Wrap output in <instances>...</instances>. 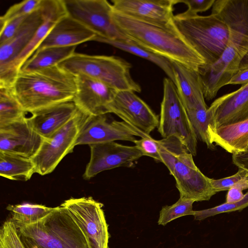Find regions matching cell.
<instances>
[{"label": "cell", "mask_w": 248, "mask_h": 248, "mask_svg": "<svg viewBox=\"0 0 248 248\" xmlns=\"http://www.w3.org/2000/svg\"><path fill=\"white\" fill-rule=\"evenodd\" d=\"M28 16L14 18L0 25V44L8 41L15 35Z\"/></svg>", "instance_id": "f35d334b"}, {"label": "cell", "mask_w": 248, "mask_h": 248, "mask_svg": "<svg viewBox=\"0 0 248 248\" xmlns=\"http://www.w3.org/2000/svg\"><path fill=\"white\" fill-rule=\"evenodd\" d=\"M238 169V171L233 175L219 179H210V182L216 193L222 191H228L248 172L245 170Z\"/></svg>", "instance_id": "74e56055"}, {"label": "cell", "mask_w": 248, "mask_h": 248, "mask_svg": "<svg viewBox=\"0 0 248 248\" xmlns=\"http://www.w3.org/2000/svg\"><path fill=\"white\" fill-rule=\"evenodd\" d=\"M44 20L32 39L7 67L0 70V87H12L22 65L36 50L56 23L68 15L64 0H42Z\"/></svg>", "instance_id": "7c38bea8"}, {"label": "cell", "mask_w": 248, "mask_h": 248, "mask_svg": "<svg viewBox=\"0 0 248 248\" xmlns=\"http://www.w3.org/2000/svg\"><path fill=\"white\" fill-rule=\"evenodd\" d=\"M215 0H177L178 3H183L188 6L186 11L177 14L183 17L193 16L198 13L203 12L213 6Z\"/></svg>", "instance_id": "8d00e7d4"}, {"label": "cell", "mask_w": 248, "mask_h": 248, "mask_svg": "<svg viewBox=\"0 0 248 248\" xmlns=\"http://www.w3.org/2000/svg\"><path fill=\"white\" fill-rule=\"evenodd\" d=\"M211 14L229 29L248 35V0H215Z\"/></svg>", "instance_id": "d4e9b609"}, {"label": "cell", "mask_w": 248, "mask_h": 248, "mask_svg": "<svg viewBox=\"0 0 248 248\" xmlns=\"http://www.w3.org/2000/svg\"><path fill=\"white\" fill-rule=\"evenodd\" d=\"M0 248H26L12 219L6 220L0 228Z\"/></svg>", "instance_id": "836d02e7"}, {"label": "cell", "mask_w": 248, "mask_h": 248, "mask_svg": "<svg viewBox=\"0 0 248 248\" xmlns=\"http://www.w3.org/2000/svg\"><path fill=\"white\" fill-rule=\"evenodd\" d=\"M108 248H109V247Z\"/></svg>", "instance_id": "ee69618b"}, {"label": "cell", "mask_w": 248, "mask_h": 248, "mask_svg": "<svg viewBox=\"0 0 248 248\" xmlns=\"http://www.w3.org/2000/svg\"><path fill=\"white\" fill-rule=\"evenodd\" d=\"M248 83V68L239 70L233 77L228 85L241 84Z\"/></svg>", "instance_id": "b9f144b4"}, {"label": "cell", "mask_w": 248, "mask_h": 248, "mask_svg": "<svg viewBox=\"0 0 248 248\" xmlns=\"http://www.w3.org/2000/svg\"><path fill=\"white\" fill-rule=\"evenodd\" d=\"M112 18L130 40L142 47L197 71L205 64L204 60L180 34L173 21L160 25L139 20L114 10Z\"/></svg>", "instance_id": "6da1fadb"}, {"label": "cell", "mask_w": 248, "mask_h": 248, "mask_svg": "<svg viewBox=\"0 0 248 248\" xmlns=\"http://www.w3.org/2000/svg\"><path fill=\"white\" fill-rule=\"evenodd\" d=\"M106 114L90 116L77 139L75 146L119 140L134 142L136 137H150L124 121L108 119Z\"/></svg>", "instance_id": "9a60e30c"}, {"label": "cell", "mask_w": 248, "mask_h": 248, "mask_svg": "<svg viewBox=\"0 0 248 248\" xmlns=\"http://www.w3.org/2000/svg\"><path fill=\"white\" fill-rule=\"evenodd\" d=\"M89 146L90 159L83 174L85 180H90L105 170L119 167H133L143 156L135 145H124L115 141L92 144Z\"/></svg>", "instance_id": "4fadbf2b"}, {"label": "cell", "mask_w": 248, "mask_h": 248, "mask_svg": "<svg viewBox=\"0 0 248 248\" xmlns=\"http://www.w3.org/2000/svg\"><path fill=\"white\" fill-rule=\"evenodd\" d=\"M230 30L228 44L219 58L211 64H205L198 71L207 100L213 99L221 87L228 85L248 52V35Z\"/></svg>", "instance_id": "52a82bcc"}, {"label": "cell", "mask_w": 248, "mask_h": 248, "mask_svg": "<svg viewBox=\"0 0 248 248\" xmlns=\"http://www.w3.org/2000/svg\"><path fill=\"white\" fill-rule=\"evenodd\" d=\"M36 173L35 165L31 158L0 152V175L16 181H26Z\"/></svg>", "instance_id": "484cf974"}, {"label": "cell", "mask_w": 248, "mask_h": 248, "mask_svg": "<svg viewBox=\"0 0 248 248\" xmlns=\"http://www.w3.org/2000/svg\"><path fill=\"white\" fill-rule=\"evenodd\" d=\"M113 10L144 22L166 25L173 21L177 0H113Z\"/></svg>", "instance_id": "d6986e66"}, {"label": "cell", "mask_w": 248, "mask_h": 248, "mask_svg": "<svg viewBox=\"0 0 248 248\" xmlns=\"http://www.w3.org/2000/svg\"><path fill=\"white\" fill-rule=\"evenodd\" d=\"M20 236L26 248H42L31 240L20 235Z\"/></svg>", "instance_id": "7bdbcfd3"}, {"label": "cell", "mask_w": 248, "mask_h": 248, "mask_svg": "<svg viewBox=\"0 0 248 248\" xmlns=\"http://www.w3.org/2000/svg\"><path fill=\"white\" fill-rule=\"evenodd\" d=\"M26 113L12 87H0V127L26 117Z\"/></svg>", "instance_id": "f1b7e54d"}, {"label": "cell", "mask_w": 248, "mask_h": 248, "mask_svg": "<svg viewBox=\"0 0 248 248\" xmlns=\"http://www.w3.org/2000/svg\"><path fill=\"white\" fill-rule=\"evenodd\" d=\"M83 233L89 248H108L110 234L103 204L92 197L71 198L61 204Z\"/></svg>", "instance_id": "30bf717a"}, {"label": "cell", "mask_w": 248, "mask_h": 248, "mask_svg": "<svg viewBox=\"0 0 248 248\" xmlns=\"http://www.w3.org/2000/svg\"><path fill=\"white\" fill-rule=\"evenodd\" d=\"M96 35L91 30L67 15L56 23L36 50L50 46H77L93 41Z\"/></svg>", "instance_id": "ffe728a7"}, {"label": "cell", "mask_w": 248, "mask_h": 248, "mask_svg": "<svg viewBox=\"0 0 248 248\" xmlns=\"http://www.w3.org/2000/svg\"><path fill=\"white\" fill-rule=\"evenodd\" d=\"M107 110L149 136L159 124L158 116L132 91H118Z\"/></svg>", "instance_id": "5bb4252c"}, {"label": "cell", "mask_w": 248, "mask_h": 248, "mask_svg": "<svg viewBox=\"0 0 248 248\" xmlns=\"http://www.w3.org/2000/svg\"><path fill=\"white\" fill-rule=\"evenodd\" d=\"M246 189H248V172L228 190L225 202L233 203L241 200L245 196L243 191Z\"/></svg>", "instance_id": "ab89813d"}, {"label": "cell", "mask_w": 248, "mask_h": 248, "mask_svg": "<svg viewBox=\"0 0 248 248\" xmlns=\"http://www.w3.org/2000/svg\"><path fill=\"white\" fill-rule=\"evenodd\" d=\"M16 226L20 235L42 248H89L82 231L61 205L35 223Z\"/></svg>", "instance_id": "5b68a950"}, {"label": "cell", "mask_w": 248, "mask_h": 248, "mask_svg": "<svg viewBox=\"0 0 248 248\" xmlns=\"http://www.w3.org/2000/svg\"><path fill=\"white\" fill-rule=\"evenodd\" d=\"M59 65L76 76H89L118 91L141 92L140 87L131 76V64L118 57L75 52Z\"/></svg>", "instance_id": "8992f818"}, {"label": "cell", "mask_w": 248, "mask_h": 248, "mask_svg": "<svg viewBox=\"0 0 248 248\" xmlns=\"http://www.w3.org/2000/svg\"><path fill=\"white\" fill-rule=\"evenodd\" d=\"M232 162L238 168L248 171V147L244 152L232 155Z\"/></svg>", "instance_id": "60d3db41"}, {"label": "cell", "mask_w": 248, "mask_h": 248, "mask_svg": "<svg viewBox=\"0 0 248 248\" xmlns=\"http://www.w3.org/2000/svg\"><path fill=\"white\" fill-rule=\"evenodd\" d=\"M195 202L192 199L180 197L172 205L163 206L159 212L158 224L165 226L177 218L192 215L194 211L193 204Z\"/></svg>", "instance_id": "1f68e13d"}, {"label": "cell", "mask_w": 248, "mask_h": 248, "mask_svg": "<svg viewBox=\"0 0 248 248\" xmlns=\"http://www.w3.org/2000/svg\"><path fill=\"white\" fill-rule=\"evenodd\" d=\"M43 138L32 127L28 118L0 127V152L32 158Z\"/></svg>", "instance_id": "ac0fdd59"}, {"label": "cell", "mask_w": 248, "mask_h": 248, "mask_svg": "<svg viewBox=\"0 0 248 248\" xmlns=\"http://www.w3.org/2000/svg\"><path fill=\"white\" fill-rule=\"evenodd\" d=\"M42 0H25L10 7L0 17V25L14 18L29 15L38 10Z\"/></svg>", "instance_id": "e575fe53"}, {"label": "cell", "mask_w": 248, "mask_h": 248, "mask_svg": "<svg viewBox=\"0 0 248 248\" xmlns=\"http://www.w3.org/2000/svg\"><path fill=\"white\" fill-rule=\"evenodd\" d=\"M134 143L143 156H147L161 161L158 140H154L151 137H146L141 138L140 140H136Z\"/></svg>", "instance_id": "d590c367"}, {"label": "cell", "mask_w": 248, "mask_h": 248, "mask_svg": "<svg viewBox=\"0 0 248 248\" xmlns=\"http://www.w3.org/2000/svg\"><path fill=\"white\" fill-rule=\"evenodd\" d=\"M209 130L248 118V83L216 99L207 110Z\"/></svg>", "instance_id": "e0dca14e"}, {"label": "cell", "mask_w": 248, "mask_h": 248, "mask_svg": "<svg viewBox=\"0 0 248 248\" xmlns=\"http://www.w3.org/2000/svg\"><path fill=\"white\" fill-rule=\"evenodd\" d=\"M90 115L78 109L67 124L50 136L43 138L41 147L31 159L36 173H51L67 154L73 152L77 139Z\"/></svg>", "instance_id": "9c48e42d"}, {"label": "cell", "mask_w": 248, "mask_h": 248, "mask_svg": "<svg viewBox=\"0 0 248 248\" xmlns=\"http://www.w3.org/2000/svg\"><path fill=\"white\" fill-rule=\"evenodd\" d=\"M208 134L212 143L228 152L233 155L244 152L248 147V118L209 130Z\"/></svg>", "instance_id": "cb8c5ba5"}, {"label": "cell", "mask_w": 248, "mask_h": 248, "mask_svg": "<svg viewBox=\"0 0 248 248\" xmlns=\"http://www.w3.org/2000/svg\"><path fill=\"white\" fill-rule=\"evenodd\" d=\"M173 23L184 39L204 60L205 64L217 61L228 44L230 29L212 14L187 17L176 15Z\"/></svg>", "instance_id": "277c9868"}, {"label": "cell", "mask_w": 248, "mask_h": 248, "mask_svg": "<svg viewBox=\"0 0 248 248\" xmlns=\"http://www.w3.org/2000/svg\"><path fill=\"white\" fill-rule=\"evenodd\" d=\"M93 41L108 44L152 62L160 67L169 78L174 82L172 61L136 44L131 40L127 41L110 40L96 35Z\"/></svg>", "instance_id": "83f0119b"}, {"label": "cell", "mask_w": 248, "mask_h": 248, "mask_svg": "<svg viewBox=\"0 0 248 248\" xmlns=\"http://www.w3.org/2000/svg\"><path fill=\"white\" fill-rule=\"evenodd\" d=\"M248 206V191L240 201L233 203H226L218 206L199 211H194L192 215L196 220H202L216 215L235 211H241Z\"/></svg>", "instance_id": "d6a6232c"}, {"label": "cell", "mask_w": 248, "mask_h": 248, "mask_svg": "<svg viewBox=\"0 0 248 248\" xmlns=\"http://www.w3.org/2000/svg\"><path fill=\"white\" fill-rule=\"evenodd\" d=\"M68 15L95 33L110 40L127 41L112 18V5L106 0H64Z\"/></svg>", "instance_id": "8fae6325"}, {"label": "cell", "mask_w": 248, "mask_h": 248, "mask_svg": "<svg viewBox=\"0 0 248 248\" xmlns=\"http://www.w3.org/2000/svg\"><path fill=\"white\" fill-rule=\"evenodd\" d=\"M54 208L41 204L23 203L8 205L6 209L12 213V220L16 225H26L35 223L44 217Z\"/></svg>", "instance_id": "f546056e"}, {"label": "cell", "mask_w": 248, "mask_h": 248, "mask_svg": "<svg viewBox=\"0 0 248 248\" xmlns=\"http://www.w3.org/2000/svg\"><path fill=\"white\" fill-rule=\"evenodd\" d=\"M12 88L23 109L31 113L73 101L77 91V78L57 64L32 71H19Z\"/></svg>", "instance_id": "7a4b0ae2"}, {"label": "cell", "mask_w": 248, "mask_h": 248, "mask_svg": "<svg viewBox=\"0 0 248 248\" xmlns=\"http://www.w3.org/2000/svg\"><path fill=\"white\" fill-rule=\"evenodd\" d=\"M158 131L163 139L176 137L193 156L196 155L197 136L176 87L169 78L163 80V95Z\"/></svg>", "instance_id": "ba28073f"}, {"label": "cell", "mask_w": 248, "mask_h": 248, "mask_svg": "<svg viewBox=\"0 0 248 248\" xmlns=\"http://www.w3.org/2000/svg\"><path fill=\"white\" fill-rule=\"evenodd\" d=\"M175 85L180 99L188 111L205 104L203 89L198 72L172 61Z\"/></svg>", "instance_id": "603a6c76"}, {"label": "cell", "mask_w": 248, "mask_h": 248, "mask_svg": "<svg viewBox=\"0 0 248 248\" xmlns=\"http://www.w3.org/2000/svg\"><path fill=\"white\" fill-rule=\"evenodd\" d=\"M77 91L73 102L77 108L91 116L107 113V108L118 91L89 76L76 75Z\"/></svg>", "instance_id": "2e32d148"}, {"label": "cell", "mask_w": 248, "mask_h": 248, "mask_svg": "<svg viewBox=\"0 0 248 248\" xmlns=\"http://www.w3.org/2000/svg\"><path fill=\"white\" fill-rule=\"evenodd\" d=\"M76 47L50 46L36 50L22 65L20 71H32L59 64L74 54Z\"/></svg>", "instance_id": "4316f807"}, {"label": "cell", "mask_w": 248, "mask_h": 248, "mask_svg": "<svg viewBox=\"0 0 248 248\" xmlns=\"http://www.w3.org/2000/svg\"><path fill=\"white\" fill-rule=\"evenodd\" d=\"M78 111L74 102L70 101L34 111L28 119L33 129L43 138H46L67 124Z\"/></svg>", "instance_id": "44dd1931"}, {"label": "cell", "mask_w": 248, "mask_h": 248, "mask_svg": "<svg viewBox=\"0 0 248 248\" xmlns=\"http://www.w3.org/2000/svg\"><path fill=\"white\" fill-rule=\"evenodd\" d=\"M208 108L205 103L186 111L197 139L205 143L209 149L214 150L215 146L211 143L208 134Z\"/></svg>", "instance_id": "4dcf8cb0"}, {"label": "cell", "mask_w": 248, "mask_h": 248, "mask_svg": "<svg viewBox=\"0 0 248 248\" xmlns=\"http://www.w3.org/2000/svg\"><path fill=\"white\" fill-rule=\"evenodd\" d=\"M43 20L41 5L38 10L28 16L13 37L0 44V70L12 63L26 47Z\"/></svg>", "instance_id": "7402d4cb"}, {"label": "cell", "mask_w": 248, "mask_h": 248, "mask_svg": "<svg viewBox=\"0 0 248 248\" xmlns=\"http://www.w3.org/2000/svg\"><path fill=\"white\" fill-rule=\"evenodd\" d=\"M158 141L160 162L174 178L180 197L195 202L209 200L216 193L211 178L204 175L197 167L193 155L186 147L173 136Z\"/></svg>", "instance_id": "3957f363"}]
</instances>
